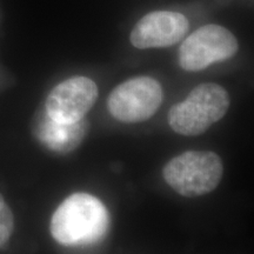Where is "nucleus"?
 Masks as SVG:
<instances>
[{
  "mask_svg": "<svg viewBox=\"0 0 254 254\" xmlns=\"http://www.w3.org/2000/svg\"><path fill=\"white\" fill-rule=\"evenodd\" d=\"M230 95L220 85L207 82L193 88L182 103L168 112V124L178 134L193 136L205 133L224 118L230 109Z\"/></svg>",
  "mask_w": 254,
  "mask_h": 254,
  "instance_id": "2",
  "label": "nucleus"
},
{
  "mask_svg": "<svg viewBox=\"0 0 254 254\" xmlns=\"http://www.w3.org/2000/svg\"><path fill=\"white\" fill-rule=\"evenodd\" d=\"M238 50L239 44L231 31L220 25H205L184 40L179 64L185 71H202L212 64L231 59Z\"/></svg>",
  "mask_w": 254,
  "mask_h": 254,
  "instance_id": "5",
  "label": "nucleus"
},
{
  "mask_svg": "<svg viewBox=\"0 0 254 254\" xmlns=\"http://www.w3.org/2000/svg\"><path fill=\"white\" fill-rule=\"evenodd\" d=\"M98 98L97 84L87 77H72L57 85L45 103L46 114L64 124L84 119Z\"/></svg>",
  "mask_w": 254,
  "mask_h": 254,
  "instance_id": "6",
  "label": "nucleus"
},
{
  "mask_svg": "<svg viewBox=\"0 0 254 254\" xmlns=\"http://www.w3.org/2000/svg\"><path fill=\"white\" fill-rule=\"evenodd\" d=\"M36 135L39 141L51 151L68 153L74 151L87 134L88 124L81 119L77 123L64 124L56 122L46 112L36 125Z\"/></svg>",
  "mask_w": 254,
  "mask_h": 254,
  "instance_id": "8",
  "label": "nucleus"
},
{
  "mask_svg": "<svg viewBox=\"0 0 254 254\" xmlns=\"http://www.w3.org/2000/svg\"><path fill=\"white\" fill-rule=\"evenodd\" d=\"M110 215L99 199L88 193H73L58 206L50 230L64 246H86L106 236Z\"/></svg>",
  "mask_w": 254,
  "mask_h": 254,
  "instance_id": "1",
  "label": "nucleus"
},
{
  "mask_svg": "<svg viewBox=\"0 0 254 254\" xmlns=\"http://www.w3.org/2000/svg\"><path fill=\"white\" fill-rule=\"evenodd\" d=\"M185 15L172 11H155L146 14L131 32V43L136 49H161L177 44L189 31Z\"/></svg>",
  "mask_w": 254,
  "mask_h": 254,
  "instance_id": "7",
  "label": "nucleus"
},
{
  "mask_svg": "<svg viewBox=\"0 0 254 254\" xmlns=\"http://www.w3.org/2000/svg\"><path fill=\"white\" fill-rule=\"evenodd\" d=\"M14 231V217L11 208L0 194V249H2L11 239Z\"/></svg>",
  "mask_w": 254,
  "mask_h": 254,
  "instance_id": "9",
  "label": "nucleus"
},
{
  "mask_svg": "<svg viewBox=\"0 0 254 254\" xmlns=\"http://www.w3.org/2000/svg\"><path fill=\"white\" fill-rule=\"evenodd\" d=\"M163 99V88L155 79L135 77L111 92L107 109L113 118L122 123H142L154 116Z\"/></svg>",
  "mask_w": 254,
  "mask_h": 254,
  "instance_id": "4",
  "label": "nucleus"
},
{
  "mask_svg": "<svg viewBox=\"0 0 254 254\" xmlns=\"http://www.w3.org/2000/svg\"><path fill=\"white\" fill-rule=\"evenodd\" d=\"M224 174L218 154L209 151H187L165 165V182L178 194L195 198L217 189Z\"/></svg>",
  "mask_w": 254,
  "mask_h": 254,
  "instance_id": "3",
  "label": "nucleus"
}]
</instances>
